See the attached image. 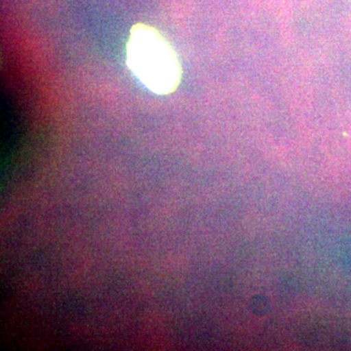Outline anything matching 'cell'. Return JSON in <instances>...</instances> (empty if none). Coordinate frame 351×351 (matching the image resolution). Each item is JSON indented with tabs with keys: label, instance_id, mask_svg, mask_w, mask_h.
<instances>
[{
	"label": "cell",
	"instance_id": "6da1fadb",
	"mask_svg": "<svg viewBox=\"0 0 351 351\" xmlns=\"http://www.w3.org/2000/svg\"><path fill=\"white\" fill-rule=\"evenodd\" d=\"M126 62L133 75L156 95L174 93L181 84V61L170 41L154 25H134L126 44Z\"/></svg>",
	"mask_w": 351,
	"mask_h": 351
}]
</instances>
